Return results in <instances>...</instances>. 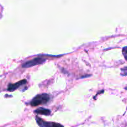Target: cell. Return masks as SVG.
<instances>
[{"label": "cell", "instance_id": "cell-2", "mask_svg": "<svg viewBox=\"0 0 127 127\" xmlns=\"http://www.w3.org/2000/svg\"><path fill=\"white\" fill-rule=\"evenodd\" d=\"M46 61V58H42V57H37V58H33V59L29 61L25 62L22 64V67L25 68H31V67L37 65V64H42L44 63Z\"/></svg>", "mask_w": 127, "mask_h": 127}, {"label": "cell", "instance_id": "cell-5", "mask_svg": "<svg viewBox=\"0 0 127 127\" xmlns=\"http://www.w3.org/2000/svg\"><path fill=\"white\" fill-rule=\"evenodd\" d=\"M35 113L38 114H41V115H49L51 114V111L49 109H44V108H39L34 111Z\"/></svg>", "mask_w": 127, "mask_h": 127}, {"label": "cell", "instance_id": "cell-1", "mask_svg": "<svg viewBox=\"0 0 127 127\" xmlns=\"http://www.w3.org/2000/svg\"><path fill=\"white\" fill-rule=\"evenodd\" d=\"M50 100V96L48 94H39V95H36L32 99L30 104H31V106L36 107L37 105H40V104H47L48 102H49Z\"/></svg>", "mask_w": 127, "mask_h": 127}, {"label": "cell", "instance_id": "cell-3", "mask_svg": "<svg viewBox=\"0 0 127 127\" xmlns=\"http://www.w3.org/2000/svg\"><path fill=\"white\" fill-rule=\"evenodd\" d=\"M36 120H37V122L38 125L42 127H63L62 125L57 124V123L46 122L43 121L42 119L38 118V117H36Z\"/></svg>", "mask_w": 127, "mask_h": 127}, {"label": "cell", "instance_id": "cell-7", "mask_svg": "<svg viewBox=\"0 0 127 127\" xmlns=\"http://www.w3.org/2000/svg\"><path fill=\"white\" fill-rule=\"evenodd\" d=\"M124 73H126V75H127V67H125V68L122 69V74H123Z\"/></svg>", "mask_w": 127, "mask_h": 127}, {"label": "cell", "instance_id": "cell-6", "mask_svg": "<svg viewBox=\"0 0 127 127\" xmlns=\"http://www.w3.org/2000/svg\"><path fill=\"white\" fill-rule=\"evenodd\" d=\"M122 53L125 59L127 60V47H125L122 48Z\"/></svg>", "mask_w": 127, "mask_h": 127}, {"label": "cell", "instance_id": "cell-4", "mask_svg": "<svg viewBox=\"0 0 127 127\" xmlns=\"http://www.w3.org/2000/svg\"><path fill=\"white\" fill-rule=\"evenodd\" d=\"M26 83H27V81L26 79H22V80L20 81L17 82L15 84H9L8 85V87H7V91L11 92L14 91L18 89L20 86L26 84Z\"/></svg>", "mask_w": 127, "mask_h": 127}]
</instances>
